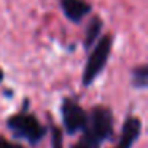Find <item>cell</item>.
<instances>
[{
	"mask_svg": "<svg viewBox=\"0 0 148 148\" xmlns=\"http://www.w3.org/2000/svg\"><path fill=\"white\" fill-rule=\"evenodd\" d=\"M115 132V116L112 108L105 105H94L88 112V123L83 129V137L73 148H100L103 142L110 140Z\"/></svg>",
	"mask_w": 148,
	"mask_h": 148,
	"instance_id": "obj_1",
	"label": "cell"
},
{
	"mask_svg": "<svg viewBox=\"0 0 148 148\" xmlns=\"http://www.w3.org/2000/svg\"><path fill=\"white\" fill-rule=\"evenodd\" d=\"M113 42H115V37L112 34H103V35H100L96 45L91 48V53L88 56V61L83 69V75H81L83 86H91L96 81V78L103 72L110 59V54H112Z\"/></svg>",
	"mask_w": 148,
	"mask_h": 148,
	"instance_id": "obj_2",
	"label": "cell"
},
{
	"mask_svg": "<svg viewBox=\"0 0 148 148\" xmlns=\"http://www.w3.org/2000/svg\"><path fill=\"white\" fill-rule=\"evenodd\" d=\"M7 127L14 137L29 142L30 145H37L45 138L48 127L40 123L37 115L30 112H18L7 118Z\"/></svg>",
	"mask_w": 148,
	"mask_h": 148,
	"instance_id": "obj_3",
	"label": "cell"
},
{
	"mask_svg": "<svg viewBox=\"0 0 148 148\" xmlns=\"http://www.w3.org/2000/svg\"><path fill=\"white\" fill-rule=\"evenodd\" d=\"M61 116L65 134L73 135L83 132L88 123V112L73 97H64L61 102Z\"/></svg>",
	"mask_w": 148,
	"mask_h": 148,
	"instance_id": "obj_4",
	"label": "cell"
},
{
	"mask_svg": "<svg viewBox=\"0 0 148 148\" xmlns=\"http://www.w3.org/2000/svg\"><path fill=\"white\" fill-rule=\"evenodd\" d=\"M142 129H143V124H142V119L138 116H134V115L127 116L123 123L118 142L113 148H132L135 142L140 138Z\"/></svg>",
	"mask_w": 148,
	"mask_h": 148,
	"instance_id": "obj_5",
	"label": "cell"
},
{
	"mask_svg": "<svg viewBox=\"0 0 148 148\" xmlns=\"http://www.w3.org/2000/svg\"><path fill=\"white\" fill-rule=\"evenodd\" d=\"M59 5L65 18L75 24H80L92 11V5L84 0H59Z\"/></svg>",
	"mask_w": 148,
	"mask_h": 148,
	"instance_id": "obj_6",
	"label": "cell"
},
{
	"mask_svg": "<svg viewBox=\"0 0 148 148\" xmlns=\"http://www.w3.org/2000/svg\"><path fill=\"white\" fill-rule=\"evenodd\" d=\"M102 29H103L102 18H100L99 14L91 18L88 26H86L84 38H83V48L86 49V51H91V48L97 43V40L100 38V34H102Z\"/></svg>",
	"mask_w": 148,
	"mask_h": 148,
	"instance_id": "obj_7",
	"label": "cell"
},
{
	"mask_svg": "<svg viewBox=\"0 0 148 148\" xmlns=\"http://www.w3.org/2000/svg\"><path fill=\"white\" fill-rule=\"evenodd\" d=\"M131 84L135 89H147L148 86V65L140 64L131 69Z\"/></svg>",
	"mask_w": 148,
	"mask_h": 148,
	"instance_id": "obj_8",
	"label": "cell"
},
{
	"mask_svg": "<svg viewBox=\"0 0 148 148\" xmlns=\"http://www.w3.org/2000/svg\"><path fill=\"white\" fill-rule=\"evenodd\" d=\"M48 132L51 134V148H64V131L49 118Z\"/></svg>",
	"mask_w": 148,
	"mask_h": 148,
	"instance_id": "obj_9",
	"label": "cell"
},
{
	"mask_svg": "<svg viewBox=\"0 0 148 148\" xmlns=\"http://www.w3.org/2000/svg\"><path fill=\"white\" fill-rule=\"evenodd\" d=\"M0 148H26V147L21 145V143H16V142L8 140L3 135H0Z\"/></svg>",
	"mask_w": 148,
	"mask_h": 148,
	"instance_id": "obj_10",
	"label": "cell"
},
{
	"mask_svg": "<svg viewBox=\"0 0 148 148\" xmlns=\"http://www.w3.org/2000/svg\"><path fill=\"white\" fill-rule=\"evenodd\" d=\"M3 80H5V72H3V69L0 67V83H2Z\"/></svg>",
	"mask_w": 148,
	"mask_h": 148,
	"instance_id": "obj_11",
	"label": "cell"
}]
</instances>
